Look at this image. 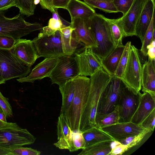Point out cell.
Here are the masks:
<instances>
[{
  "label": "cell",
  "mask_w": 155,
  "mask_h": 155,
  "mask_svg": "<svg viewBox=\"0 0 155 155\" xmlns=\"http://www.w3.org/2000/svg\"><path fill=\"white\" fill-rule=\"evenodd\" d=\"M111 78V76L103 68L90 76L89 94L81 117L79 132H82L96 126L95 117L98 105Z\"/></svg>",
  "instance_id": "cell-1"
},
{
  "label": "cell",
  "mask_w": 155,
  "mask_h": 155,
  "mask_svg": "<svg viewBox=\"0 0 155 155\" xmlns=\"http://www.w3.org/2000/svg\"><path fill=\"white\" fill-rule=\"evenodd\" d=\"M87 20L97 45L96 48H91L92 51L101 61L116 47L109 26L106 18L100 14L96 13Z\"/></svg>",
  "instance_id": "cell-2"
},
{
  "label": "cell",
  "mask_w": 155,
  "mask_h": 155,
  "mask_svg": "<svg viewBox=\"0 0 155 155\" xmlns=\"http://www.w3.org/2000/svg\"><path fill=\"white\" fill-rule=\"evenodd\" d=\"M90 79L78 76L75 77L74 96L69 109L67 122L73 132H79L81 117L88 96Z\"/></svg>",
  "instance_id": "cell-3"
},
{
  "label": "cell",
  "mask_w": 155,
  "mask_h": 155,
  "mask_svg": "<svg viewBox=\"0 0 155 155\" xmlns=\"http://www.w3.org/2000/svg\"><path fill=\"white\" fill-rule=\"evenodd\" d=\"M5 11H0V35L10 36L16 40L34 31L41 30L42 25L26 21L20 13L9 18L5 15Z\"/></svg>",
  "instance_id": "cell-4"
},
{
  "label": "cell",
  "mask_w": 155,
  "mask_h": 155,
  "mask_svg": "<svg viewBox=\"0 0 155 155\" xmlns=\"http://www.w3.org/2000/svg\"><path fill=\"white\" fill-rule=\"evenodd\" d=\"M31 66L15 56L11 50L0 49V77L5 81L27 76Z\"/></svg>",
  "instance_id": "cell-5"
},
{
  "label": "cell",
  "mask_w": 155,
  "mask_h": 155,
  "mask_svg": "<svg viewBox=\"0 0 155 155\" xmlns=\"http://www.w3.org/2000/svg\"><path fill=\"white\" fill-rule=\"evenodd\" d=\"M126 86L120 78L111 76L100 99L96 116L106 115L113 111L117 107L121 92Z\"/></svg>",
  "instance_id": "cell-6"
},
{
  "label": "cell",
  "mask_w": 155,
  "mask_h": 155,
  "mask_svg": "<svg viewBox=\"0 0 155 155\" xmlns=\"http://www.w3.org/2000/svg\"><path fill=\"white\" fill-rule=\"evenodd\" d=\"M142 71L138 49L131 45L127 62L121 79L127 87L137 93L141 89Z\"/></svg>",
  "instance_id": "cell-7"
},
{
  "label": "cell",
  "mask_w": 155,
  "mask_h": 155,
  "mask_svg": "<svg viewBox=\"0 0 155 155\" xmlns=\"http://www.w3.org/2000/svg\"><path fill=\"white\" fill-rule=\"evenodd\" d=\"M79 75L74 56L64 55L58 58L57 64L48 77L52 84H56L60 86Z\"/></svg>",
  "instance_id": "cell-8"
},
{
  "label": "cell",
  "mask_w": 155,
  "mask_h": 155,
  "mask_svg": "<svg viewBox=\"0 0 155 155\" xmlns=\"http://www.w3.org/2000/svg\"><path fill=\"white\" fill-rule=\"evenodd\" d=\"M32 41L36 49L38 58H58L64 55L59 30L56 31L50 35H44L40 32Z\"/></svg>",
  "instance_id": "cell-9"
},
{
  "label": "cell",
  "mask_w": 155,
  "mask_h": 155,
  "mask_svg": "<svg viewBox=\"0 0 155 155\" xmlns=\"http://www.w3.org/2000/svg\"><path fill=\"white\" fill-rule=\"evenodd\" d=\"M36 138L26 129L19 126L0 129V146L12 148L33 143Z\"/></svg>",
  "instance_id": "cell-10"
},
{
  "label": "cell",
  "mask_w": 155,
  "mask_h": 155,
  "mask_svg": "<svg viewBox=\"0 0 155 155\" xmlns=\"http://www.w3.org/2000/svg\"><path fill=\"white\" fill-rule=\"evenodd\" d=\"M140 94V92H136L127 86L123 89L117 106L119 123L130 121L138 106Z\"/></svg>",
  "instance_id": "cell-11"
},
{
  "label": "cell",
  "mask_w": 155,
  "mask_h": 155,
  "mask_svg": "<svg viewBox=\"0 0 155 155\" xmlns=\"http://www.w3.org/2000/svg\"><path fill=\"white\" fill-rule=\"evenodd\" d=\"M74 54L80 76H91L103 68L101 61L93 53L91 48L85 47Z\"/></svg>",
  "instance_id": "cell-12"
},
{
  "label": "cell",
  "mask_w": 155,
  "mask_h": 155,
  "mask_svg": "<svg viewBox=\"0 0 155 155\" xmlns=\"http://www.w3.org/2000/svg\"><path fill=\"white\" fill-rule=\"evenodd\" d=\"M147 0H134L127 12L116 19L123 37L136 36V28L143 8Z\"/></svg>",
  "instance_id": "cell-13"
},
{
  "label": "cell",
  "mask_w": 155,
  "mask_h": 155,
  "mask_svg": "<svg viewBox=\"0 0 155 155\" xmlns=\"http://www.w3.org/2000/svg\"><path fill=\"white\" fill-rule=\"evenodd\" d=\"M100 128L110 135L115 140L119 142L127 137L136 135L148 130L140 125L135 124L130 121L118 123Z\"/></svg>",
  "instance_id": "cell-14"
},
{
  "label": "cell",
  "mask_w": 155,
  "mask_h": 155,
  "mask_svg": "<svg viewBox=\"0 0 155 155\" xmlns=\"http://www.w3.org/2000/svg\"><path fill=\"white\" fill-rule=\"evenodd\" d=\"M87 19L75 18L71 20L70 25L74 29L72 34L78 42L86 47L96 48V41L89 27Z\"/></svg>",
  "instance_id": "cell-15"
},
{
  "label": "cell",
  "mask_w": 155,
  "mask_h": 155,
  "mask_svg": "<svg viewBox=\"0 0 155 155\" xmlns=\"http://www.w3.org/2000/svg\"><path fill=\"white\" fill-rule=\"evenodd\" d=\"M11 50L15 56L31 66L38 58L35 45L30 40L18 39Z\"/></svg>",
  "instance_id": "cell-16"
},
{
  "label": "cell",
  "mask_w": 155,
  "mask_h": 155,
  "mask_svg": "<svg viewBox=\"0 0 155 155\" xmlns=\"http://www.w3.org/2000/svg\"><path fill=\"white\" fill-rule=\"evenodd\" d=\"M56 58H48L37 64L26 76L19 78L17 80L20 83H33L36 80L49 77L55 66L58 61Z\"/></svg>",
  "instance_id": "cell-17"
},
{
  "label": "cell",
  "mask_w": 155,
  "mask_h": 155,
  "mask_svg": "<svg viewBox=\"0 0 155 155\" xmlns=\"http://www.w3.org/2000/svg\"><path fill=\"white\" fill-rule=\"evenodd\" d=\"M155 109V97L147 92L140 93L139 104L130 122L140 125L144 120Z\"/></svg>",
  "instance_id": "cell-18"
},
{
  "label": "cell",
  "mask_w": 155,
  "mask_h": 155,
  "mask_svg": "<svg viewBox=\"0 0 155 155\" xmlns=\"http://www.w3.org/2000/svg\"><path fill=\"white\" fill-rule=\"evenodd\" d=\"M141 85L142 91L155 97V59L148 57L143 65Z\"/></svg>",
  "instance_id": "cell-19"
},
{
  "label": "cell",
  "mask_w": 155,
  "mask_h": 155,
  "mask_svg": "<svg viewBox=\"0 0 155 155\" xmlns=\"http://www.w3.org/2000/svg\"><path fill=\"white\" fill-rule=\"evenodd\" d=\"M155 2L147 0L143 8L136 28V36L142 42L143 38L154 15Z\"/></svg>",
  "instance_id": "cell-20"
},
{
  "label": "cell",
  "mask_w": 155,
  "mask_h": 155,
  "mask_svg": "<svg viewBox=\"0 0 155 155\" xmlns=\"http://www.w3.org/2000/svg\"><path fill=\"white\" fill-rule=\"evenodd\" d=\"M73 134L64 117L60 114L57 125L58 141L54 145L60 149L68 150L71 145Z\"/></svg>",
  "instance_id": "cell-21"
},
{
  "label": "cell",
  "mask_w": 155,
  "mask_h": 155,
  "mask_svg": "<svg viewBox=\"0 0 155 155\" xmlns=\"http://www.w3.org/2000/svg\"><path fill=\"white\" fill-rule=\"evenodd\" d=\"M75 77L70 79L64 84L59 86V90L62 97V106L60 114L64 116L66 121L69 109L74 95Z\"/></svg>",
  "instance_id": "cell-22"
},
{
  "label": "cell",
  "mask_w": 155,
  "mask_h": 155,
  "mask_svg": "<svg viewBox=\"0 0 155 155\" xmlns=\"http://www.w3.org/2000/svg\"><path fill=\"white\" fill-rule=\"evenodd\" d=\"M66 9L70 14L71 20L75 18H88L96 13L94 8L79 0H70Z\"/></svg>",
  "instance_id": "cell-23"
},
{
  "label": "cell",
  "mask_w": 155,
  "mask_h": 155,
  "mask_svg": "<svg viewBox=\"0 0 155 155\" xmlns=\"http://www.w3.org/2000/svg\"><path fill=\"white\" fill-rule=\"evenodd\" d=\"M74 30V29L70 25L59 30L62 48L65 55H74L77 51L78 45L82 43L78 42L74 38L72 34Z\"/></svg>",
  "instance_id": "cell-24"
},
{
  "label": "cell",
  "mask_w": 155,
  "mask_h": 155,
  "mask_svg": "<svg viewBox=\"0 0 155 155\" xmlns=\"http://www.w3.org/2000/svg\"><path fill=\"white\" fill-rule=\"evenodd\" d=\"M124 48V45H123L116 46L101 61L103 68L111 76L114 75Z\"/></svg>",
  "instance_id": "cell-25"
},
{
  "label": "cell",
  "mask_w": 155,
  "mask_h": 155,
  "mask_svg": "<svg viewBox=\"0 0 155 155\" xmlns=\"http://www.w3.org/2000/svg\"><path fill=\"white\" fill-rule=\"evenodd\" d=\"M82 133L85 141V147L101 142L115 140L110 135L96 126Z\"/></svg>",
  "instance_id": "cell-26"
},
{
  "label": "cell",
  "mask_w": 155,
  "mask_h": 155,
  "mask_svg": "<svg viewBox=\"0 0 155 155\" xmlns=\"http://www.w3.org/2000/svg\"><path fill=\"white\" fill-rule=\"evenodd\" d=\"M112 141H106L96 143L82 149L78 155H109L112 149Z\"/></svg>",
  "instance_id": "cell-27"
},
{
  "label": "cell",
  "mask_w": 155,
  "mask_h": 155,
  "mask_svg": "<svg viewBox=\"0 0 155 155\" xmlns=\"http://www.w3.org/2000/svg\"><path fill=\"white\" fill-rule=\"evenodd\" d=\"M119 115L117 107L113 111L108 114L96 115V127L101 128L119 123Z\"/></svg>",
  "instance_id": "cell-28"
},
{
  "label": "cell",
  "mask_w": 155,
  "mask_h": 155,
  "mask_svg": "<svg viewBox=\"0 0 155 155\" xmlns=\"http://www.w3.org/2000/svg\"><path fill=\"white\" fill-rule=\"evenodd\" d=\"M155 30L154 23V15L151 21L143 38L142 41V45L140 50L138 51L139 56H141L144 59H146L147 57V46L153 40V36Z\"/></svg>",
  "instance_id": "cell-29"
},
{
  "label": "cell",
  "mask_w": 155,
  "mask_h": 155,
  "mask_svg": "<svg viewBox=\"0 0 155 155\" xmlns=\"http://www.w3.org/2000/svg\"><path fill=\"white\" fill-rule=\"evenodd\" d=\"M108 23L112 37L116 47L122 45V39L123 36L122 30L118 23L116 19H110L106 18Z\"/></svg>",
  "instance_id": "cell-30"
},
{
  "label": "cell",
  "mask_w": 155,
  "mask_h": 155,
  "mask_svg": "<svg viewBox=\"0 0 155 155\" xmlns=\"http://www.w3.org/2000/svg\"><path fill=\"white\" fill-rule=\"evenodd\" d=\"M131 42L128 41L124 45V48L120 57L114 75L121 78L126 68L129 57Z\"/></svg>",
  "instance_id": "cell-31"
},
{
  "label": "cell",
  "mask_w": 155,
  "mask_h": 155,
  "mask_svg": "<svg viewBox=\"0 0 155 155\" xmlns=\"http://www.w3.org/2000/svg\"><path fill=\"white\" fill-rule=\"evenodd\" d=\"M16 7L19 9L20 14L29 17L34 14L36 6L34 0H16Z\"/></svg>",
  "instance_id": "cell-32"
},
{
  "label": "cell",
  "mask_w": 155,
  "mask_h": 155,
  "mask_svg": "<svg viewBox=\"0 0 155 155\" xmlns=\"http://www.w3.org/2000/svg\"><path fill=\"white\" fill-rule=\"evenodd\" d=\"M93 8H97L106 12H118L112 1H92L86 2Z\"/></svg>",
  "instance_id": "cell-33"
},
{
  "label": "cell",
  "mask_w": 155,
  "mask_h": 155,
  "mask_svg": "<svg viewBox=\"0 0 155 155\" xmlns=\"http://www.w3.org/2000/svg\"><path fill=\"white\" fill-rule=\"evenodd\" d=\"M150 132L149 130L143 132L138 134L130 136L120 140L119 142L121 144L126 145L128 149L138 144L148 133Z\"/></svg>",
  "instance_id": "cell-34"
},
{
  "label": "cell",
  "mask_w": 155,
  "mask_h": 155,
  "mask_svg": "<svg viewBox=\"0 0 155 155\" xmlns=\"http://www.w3.org/2000/svg\"><path fill=\"white\" fill-rule=\"evenodd\" d=\"M84 138L81 132H73L72 145L69 151L73 152L85 147Z\"/></svg>",
  "instance_id": "cell-35"
},
{
  "label": "cell",
  "mask_w": 155,
  "mask_h": 155,
  "mask_svg": "<svg viewBox=\"0 0 155 155\" xmlns=\"http://www.w3.org/2000/svg\"><path fill=\"white\" fill-rule=\"evenodd\" d=\"M134 0H112L118 12L124 15L131 6Z\"/></svg>",
  "instance_id": "cell-36"
},
{
  "label": "cell",
  "mask_w": 155,
  "mask_h": 155,
  "mask_svg": "<svg viewBox=\"0 0 155 155\" xmlns=\"http://www.w3.org/2000/svg\"><path fill=\"white\" fill-rule=\"evenodd\" d=\"M13 155H39L40 151L31 148L20 147L10 149Z\"/></svg>",
  "instance_id": "cell-37"
},
{
  "label": "cell",
  "mask_w": 155,
  "mask_h": 155,
  "mask_svg": "<svg viewBox=\"0 0 155 155\" xmlns=\"http://www.w3.org/2000/svg\"><path fill=\"white\" fill-rule=\"evenodd\" d=\"M16 41L12 36L0 35V49L11 50L14 46Z\"/></svg>",
  "instance_id": "cell-38"
},
{
  "label": "cell",
  "mask_w": 155,
  "mask_h": 155,
  "mask_svg": "<svg viewBox=\"0 0 155 155\" xmlns=\"http://www.w3.org/2000/svg\"><path fill=\"white\" fill-rule=\"evenodd\" d=\"M155 125V109L144 120L140 125L150 132L153 131Z\"/></svg>",
  "instance_id": "cell-39"
},
{
  "label": "cell",
  "mask_w": 155,
  "mask_h": 155,
  "mask_svg": "<svg viewBox=\"0 0 155 155\" xmlns=\"http://www.w3.org/2000/svg\"><path fill=\"white\" fill-rule=\"evenodd\" d=\"M8 100L3 96L0 91V106L6 117H11L13 114L12 108Z\"/></svg>",
  "instance_id": "cell-40"
},
{
  "label": "cell",
  "mask_w": 155,
  "mask_h": 155,
  "mask_svg": "<svg viewBox=\"0 0 155 155\" xmlns=\"http://www.w3.org/2000/svg\"><path fill=\"white\" fill-rule=\"evenodd\" d=\"M127 146L120 143L112 148L109 155H121L128 150Z\"/></svg>",
  "instance_id": "cell-41"
},
{
  "label": "cell",
  "mask_w": 155,
  "mask_h": 155,
  "mask_svg": "<svg viewBox=\"0 0 155 155\" xmlns=\"http://www.w3.org/2000/svg\"><path fill=\"white\" fill-rule=\"evenodd\" d=\"M16 5V0H0V11H5Z\"/></svg>",
  "instance_id": "cell-42"
},
{
  "label": "cell",
  "mask_w": 155,
  "mask_h": 155,
  "mask_svg": "<svg viewBox=\"0 0 155 155\" xmlns=\"http://www.w3.org/2000/svg\"><path fill=\"white\" fill-rule=\"evenodd\" d=\"M48 26L52 29L56 31L67 26H64L61 21L56 20L52 18L50 19L48 22Z\"/></svg>",
  "instance_id": "cell-43"
},
{
  "label": "cell",
  "mask_w": 155,
  "mask_h": 155,
  "mask_svg": "<svg viewBox=\"0 0 155 155\" xmlns=\"http://www.w3.org/2000/svg\"><path fill=\"white\" fill-rule=\"evenodd\" d=\"M70 0H53V6L54 8H66Z\"/></svg>",
  "instance_id": "cell-44"
},
{
  "label": "cell",
  "mask_w": 155,
  "mask_h": 155,
  "mask_svg": "<svg viewBox=\"0 0 155 155\" xmlns=\"http://www.w3.org/2000/svg\"><path fill=\"white\" fill-rule=\"evenodd\" d=\"M147 48L148 57L152 59H155V40H153Z\"/></svg>",
  "instance_id": "cell-45"
},
{
  "label": "cell",
  "mask_w": 155,
  "mask_h": 155,
  "mask_svg": "<svg viewBox=\"0 0 155 155\" xmlns=\"http://www.w3.org/2000/svg\"><path fill=\"white\" fill-rule=\"evenodd\" d=\"M52 2L53 0H40V3L42 8L48 9L52 13L54 12Z\"/></svg>",
  "instance_id": "cell-46"
},
{
  "label": "cell",
  "mask_w": 155,
  "mask_h": 155,
  "mask_svg": "<svg viewBox=\"0 0 155 155\" xmlns=\"http://www.w3.org/2000/svg\"><path fill=\"white\" fill-rule=\"evenodd\" d=\"M57 8H54V12H52V18L53 19L56 20H59L61 21L63 25L64 26H68L71 24V23L69 22L61 17L58 14Z\"/></svg>",
  "instance_id": "cell-47"
},
{
  "label": "cell",
  "mask_w": 155,
  "mask_h": 155,
  "mask_svg": "<svg viewBox=\"0 0 155 155\" xmlns=\"http://www.w3.org/2000/svg\"><path fill=\"white\" fill-rule=\"evenodd\" d=\"M56 31L50 28L48 25L43 27L41 30L40 32L45 35H50L54 33Z\"/></svg>",
  "instance_id": "cell-48"
},
{
  "label": "cell",
  "mask_w": 155,
  "mask_h": 155,
  "mask_svg": "<svg viewBox=\"0 0 155 155\" xmlns=\"http://www.w3.org/2000/svg\"><path fill=\"white\" fill-rule=\"evenodd\" d=\"M18 126L16 123L5 122L0 120V129L6 127Z\"/></svg>",
  "instance_id": "cell-49"
},
{
  "label": "cell",
  "mask_w": 155,
  "mask_h": 155,
  "mask_svg": "<svg viewBox=\"0 0 155 155\" xmlns=\"http://www.w3.org/2000/svg\"><path fill=\"white\" fill-rule=\"evenodd\" d=\"M0 155H13L10 149L4 148L0 146Z\"/></svg>",
  "instance_id": "cell-50"
},
{
  "label": "cell",
  "mask_w": 155,
  "mask_h": 155,
  "mask_svg": "<svg viewBox=\"0 0 155 155\" xmlns=\"http://www.w3.org/2000/svg\"><path fill=\"white\" fill-rule=\"evenodd\" d=\"M6 116L3 112H0V120L3 121L7 122Z\"/></svg>",
  "instance_id": "cell-51"
},
{
  "label": "cell",
  "mask_w": 155,
  "mask_h": 155,
  "mask_svg": "<svg viewBox=\"0 0 155 155\" xmlns=\"http://www.w3.org/2000/svg\"><path fill=\"white\" fill-rule=\"evenodd\" d=\"M84 2H88L89 1H108V2H111L112 1V0H84Z\"/></svg>",
  "instance_id": "cell-52"
},
{
  "label": "cell",
  "mask_w": 155,
  "mask_h": 155,
  "mask_svg": "<svg viewBox=\"0 0 155 155\" xmlns=\"http://www.w3.org/2000/svg\"><path fill=\"white\" fill-rule=\"evenodd\" d=\"M6 81L2 78L0 77V85L5 83Z\"/></svg>",
  "instance_id": "cell-53"
},
{
  "label": "cell",
  "mask_w": 155,
  "mask_h": 155,
  "mask_svg": "<svg viewBox=\"0 0 155 155\" xmlns=\"http://www.w3.org/2000/svg\"><path fill=\"white\" fill-rule=\"evenodd\" d=\"M40 0H34V3L35 5L40 3Z\"/></svg>",
  "instance_id": "cell-54"
},
{
  "label": "cell",
  "mask_w": 155,
  "mask_h": 155,
  "mask_svg": "<svg viewBox=\"0 0 155 155\" xmlns=\"http://www.w3.org/2000/svg\"><path fill=\"white\" fill-rule=\"evenodd\" d=\"M3 112V111L2 110V109L1 108V107L0 106V112Z\"/></svg>",
  "instance_id": "cell-55"
}]
</instances>
